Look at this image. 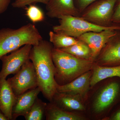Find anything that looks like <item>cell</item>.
Wrapping results in <instances>:
<instances>
[{"instance_id":"obj_1","label":"cell","mask_w":120,"mask_h":120,"mask_svg":"<svg viewBox=\"0 0 120 120\" xmlns=\"http://www.w3.org/2000/svg\"><path fill=\"white\" fill-rule=\"evenodd\" d=\"M53 47L50 42L43 39L38 45L32 46L30 56L35 69L38 87L49 102L57 92L58 85L55 79L56 68L52 56Z\"/></svg>"},{"instance_id":"obj_2","label":"cell","mask_w":120,"mask_h":120,"mask_svg":"<svg viewBox=\"0 0 120 120\" xmlns=\"http://www.w3.org/2000/svg\"><path fill=\"white\" fill-rule=\"evenodd\" d=\"M86 102V114L89 118L105 120L120 102V77H114L102 80Z\"/></svg>"},{"instance_id":"obj_3","label":"cell","mask_w":120,"mask_h":120,"mask_svg":"<svg viewBox=\"0 0 120 120\" xmlns=\"http://www.w3.org/2000/svg\"><path fill=\"white\" fill-rule=\"evenodd\" d=\"M52 56L56 68L55 79L58 85L67 84L92 70L94 61L78 58L58 49L53 48Z\"/></svg>"},{"instance_id":"obj_4","label":"cell","mask_w":120,"mask_h":120,"mask_svg":"<svg viewBox=\"0 0 120 120\" xmlns=\"http://www.w3.org/2000/svg\"><path fill=\"white\" fill-rule=\"evenodd\" d=\"M43 38L34 24L28 23L16 29L0 30V60L3 56L26 45H38Z\"/></svg>"},{"instance_id":"obj_5","label":"cell","mask_w":120,"mask_h":120,"mask_svg":"<svg viewBox=\"0 0 120 120\" xmlns=\"http://www.w3.org/2000/svg\"><path fill=\"white\" fill-rule=\"evenodd\" d=\"M59 24L52 27L54 32L78 38L89 32H100L108 29L120 30V24L109 27L98 26L80 16L62 15L58 18Z\"/></svg>"},{"instance_id":"obj_6","label":"cell","mask_w":120,"mask_h":120,"mask_svg":"<svg viewBox=\"0 0 120 120\" xmlns=\"http://www.w3.org/2000/svg\"><path fill=\"white\" fill-rule=\"evenodd\" d=\"M117 0H98L86 8L80 16L98 26L109 27L115 24L112 22L114 9Z\"/></svg>"},{"instance_id":"obj_7","label":"cell","mask_w":120,"mask_h":120,"mask_svg":"<svg viewBox=\"0 0 120 120\" xmlns=\"http://www.w3.org/2000/svg\"><path fill=\"white\" fill-rule=\"evenodd\" d=\"M7 80L16 97L38 87L35 69L30 60L23 65L13 77Z\"/></svg>"},{"instance_id":"obj_8","label":"cell","mask_w":120,"mask_h":120,"mask_svg":"<svg viewBox=\"0 0 120 120\" xmlns=\"http://www.w3.org/2000/svg\"><path fill=\"white\" fill-rule=\"evenodd\" d=\"M32 45H26L19 49L5 55L0 59L2 62L0 71V79H6L11 74L15 75L20 70L23 65L30 60V52Z\"/></svg>"},{"instance_id":"obj_9","label":"cell","mask_w":120,"mask_h":120,"mask_svg":"<svg viewBox=\"0 0 120 120\" xmlns=\"http://www.w3.org/2000/svg\"><path fill=\"white\" fill-rule=\"evenodd\" d=\"M99 66L120 65V30L110 39L95 60Z\"/></svg>"},{"instance_id":"obj_10","label":"cell","mask_w":120,"mask_h":120,"mask_svg":"<svg viewBox=\"0 0 120 120\" xmlns=\"http://www.w3.org/2000/svg\"><path fill=\"white\" fill-rule=\"evenodd\" d=\"M92 70L80 76L69 83L64 85H58L57 92L73 95L80 97L85 102L88 98L91 89V78Z\"/></svg>"},{"instance_id":"obj_11","label":"cell","mask_w":120,"mask_h":120,"mask_svg":"<svg viewBox=\"0 0 120 120\" xmlns=\"http://www.w3.org/2000/svg\"><path fill=\"white\" fill-rule=\"evenodd\" d=\"M118 31L108 29L100 32H86L77 38L88 45L91 51L92 60L95 61L106 44Z\"/></svg>"},{"instance_id":"obj_12","label":"cell","mask_w":120,"mask_h":120,"mask_svg":"<svg viewBox=\"0 0 120 120\" xmlns=\"http://www.w3.org/2000/svg\"><path fill=\"white\" fill-rule=\"evenodd\" d=\"M51 102L66 111L86 115L85 102L78 96L57 92Z\"/></svg>"},{"instance_id":"obj_13","label":"cell","mask_w":120,"mask_h":120,"mask_svg":"<svg viewBox=\"0 0 120 120\" xmlns=\"http://www.w3.org/2000/svg\"><path fill=\"white\" fill-rule=\"evenodd\" d=\"M45 5L46 15L50 18L58 19L62 15L80 16L74 0H49Z\"/></svg>"},{"instance_id":"obj_14","label":"cell","mask_w":120,"mask_h":120,"mask_svg":"<svg viewBox=\"0 0 120 120\" xmlns=\"http://www.w3.org/2000/svg\"><path fill=\"white\" fill-rule=\"evenodd\" d=\"M41 90L38 87L29 90L16 97L12 112V120L19 116H24L34 103Z\"/></svg>"},{"instance_id":"obj_15","label":"cell","mask_w":120,"mask_h":120,"mask_svg":"<svg viewBox=\"0 0 120 120\" xmlns=\"http://www.w3.org/2000/svg\"><path fill=\"white\" fill-rule=\"evenodd\" d=\"M16 98L7 80L0 79V109L8 120H12V112Z\"/></svg>"},{"instance_id":"obj_16","label":"cell","mask_w":120,"mask_h":120,"mask_svg":"<svg viewBox=\"0 0 120 120\" xmlns=\"http://www.w3.org/2000/svg\"><path fill=\"white\" fill-rule=\"evenodd\" d=\"M45 116L46 120H86L88 119L85 114L68 112L52 102L47 104Z\"/></svg>"},{"instance_id":"obj_17","label":"cell","mask_w":120,"mask_h":120,"mask_svg":"<svg viewBox=\"0 0 120 120\" xmlns=\"http://www.w3.org/2000/svg\"><path fill=\"white\" fill-rule=\"evenodd\" d=\"M114 77H120V65L105 67L96 64L92 69L90 82L91 88L103 80Z\"/></svg>"},{"instance_id":"obj_18","label":"cell","mask_w":120,"mask_h":120,"mask_svg":"<svg viewBox=\"0 0 120 120\" xmlns=\"http://www.w3.org/2000/svg\"><path fill=\"white\" fill-rule=\"evenodd\" d=\"M60 49L78 58L92 60L90 47L86 43L79 39V41L75 45Z\"/></svg>"},{"instance_id":"obj_19","label":"cell","mask_w":120,"mask_h":120,"mask_svg":"<svg viewBox=\"0 0 120 120\" xmlns=\"http://www.w3.org/2000/svg\"><path fill=\"white\" fill-rule=\"evenodd\" d=\"M49 35L50 42L53 48L58 49L75 45L79 41L78 38L53 31H50Z\"/></svg>"},{"instance_id":"obj_20","label":"cell","mask_w":120,"mask_h":120,"mask_svg":"<svg viewBox=\"0 0 120 120\" xmlns=\"http://www.w3.org/2000/svg\"><path fill=\"white\" fill-rule=\"evenodd\" d=\"M47 104L38 97L30 110L24 116L26 120H43Z\"/></svg>"},{"instance_id":"obj_21","label":"cell","mask_w":120,"mask_h":120,"mask_svg":"<svg viewBox=\"0 0 120 120\" xmlns=\"http://www.w3.org/2000/svg\"><path fill=\"white\" fill-rule=\"evenodd\" d=\"M26 15L33 23L43 22L45 20L44 12L39 7L31 4L26 9Z\"/></svg>"},{"instance_id":"obj_22","label":"cell","mask_w":120,"mask_h":120,"mask_svg":"<svg viewBox=\"0 0 120 120\" xmlns=\"http://www.w3.org/2000/svg\"><path fill=\"white\" fill-rule=\"evenodd\" d=\"M49 1V0H15L11 5L14 8H21L27 5L34 4L37 3H41L46 5Z\"/></svg>"},{"instance_id":"obj_23","label":"cell","mask_w":120,"mask_h":120,"mask_svg":"<svg viewBox=\"0 0 120 120\" xmlns=\"http://www.w3.org/2000/svg\"><path fill=\"white\" fill-rule=\"evenodd\" d=\"M112 22L113 23L120 24V0H117L115 4Z\"/></svg>"},{"instance_id":"obj_24","label":"cell","mask_w":120,"mask_h":120,"mask_svg":"<svg viewBox=\"0 0 120 120\" xmlns=\"http://www.w3.org/2000/svg\"><path fill=\"white\" fill-rule=\"evenodd\" d=\"M76 7L80 13L82 12L86 8L92 3L98 0H76Z\"/></svg>"},{"instance_id":"obj_25","label":"cell","mask_w":120,"mask_h":120,"mask_svg":"<svg viewBox=\"0 0 120 120\" xmlns=\"http://www.w3.org/2000/svg\"><path fill=\"white\" fill-rule=\"evenodd\" d=\"M105 120H120V102Z\"/></svg>"},{"instance_id":"obj_26","label":"cell","mask_w":120,"mask_h":120,"mask_svg":"<svg viewBox=\"0 0 120 120\" xmlns=\"http://www.w3.org/2000/svg\"><path fill=\"white\" fill-rule=\"evenodd\" d=\"M11 0H0V15L4 13L8 8Z\"/></svg>"},{"instance_id":"obj_27","label":"cell","mask_w":120,"mask_h":120,"mask_svg":"<svg viewBox=\"0 0 120 120\" xmlns=\"http://www.w3.org/2000/svg\"><path fill=\"white\" fill-rule=\"evenodd\" d=\"M0 120H8L7 118L3 112H1V110L0 109Z\"/></svg>"}]
</instances>
